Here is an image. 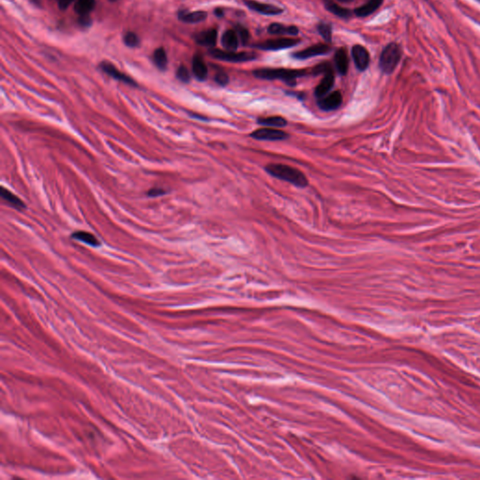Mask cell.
<instances>
[{
	"label": "cell",
	"mask_w": 480,
	"mask_h": 480,
	"mask_svg": "<svg viewBox=\"0 0 480 480\" xmlns=\"http://www.w3.org/2000/svg\"><path fill=\"white\" fill-rule=\"evenodd\" d=\"M265 171L274 177L287 181L300 188L307 187L309 183L306 175L302 172L285 164H269L265 167Z\"/></svg>",
	"instance_id": "1"
},
{
	"label": "cell",
	"mask_w": 480,
	"mask_h": 480,
	"mask_svg": "<svg viewBox=\"0 0 480 480\" xmlns=\"http://www.w3.org/2000/svg\"><path fill=\"white\" fill-rule=\"evenodd\" d=\"M305 70H288V69H259L253 72V75L264 80H283L287 84L292 85L295 79L305 76Z\"/></svg>",
	"instance_id": "2"
},
{
	"label": "cell",
	"mask_w": 480,
	"mask_h": 480,
	"mask_svg": "<svg viewBox=\"0 0 480 480\" xmlns=\"http://www.w3.org/2000/svg\"><path fill=\"white\" fill-rule=\"evenodd\" d=\"M402 53V48L399 44L391 43L386 45V47L383 50L379 61L380 69L384 73H392L401 60Z\"/></svg>",
	"instance_id": "3"
},
{
	"label": "cell",
	"mask_w": 480,
	"mask_h": 480,
	"mask_svg": "<svg viewBox=\"0 0 480 480\" xmlns=\"http://www.w3.org/2000/svg\"><path fill=\"white\" fill-rule=\"evenodd\" d=\"M208 54L216 59L228 62H247L257 57V55L251 52L236 53L235 51H222L219 49H210Z\"/></svg>",
	"instance_id": "4"
},
{
	"label": "cell",
	"mask_w": 480,
	"mask_h": 480,
	"mask_svg": "<svg viewBox=\"0 0 480 480\" xmlns=\"http://www.w3.org/2000/svg\"><path fill=\"white\" fill-rule=\"evenodd\" d=\"M299 43H300V41H298L296 39H285L284 38V39H276V40L265 41L264 43L253 45V47L260 49V50L277 51V50H282V49L294 47Z\"/></svg>",
	"instance_id": "5"
},
{
	"label": "cell",
	"mask_w": 480,
	"mask_h": 480,
	"mask_svg": "<svg viewBox=\"0 0 480 480\" xmlns=\"http://www.w3.org/2000/svg\"><path fill=\"white\" fill-rule=\"evenodd\" d=\"M251 137L256 140L264 141H282L288 137V134L284 131L274 129V128H262L253 131Z\"/></svg>",
	"instance_id": "6"
},
{
	"label": "cell",
	"mask_w": 480,
	"mask_h": 480,
	"mask_svg": "<svg viewBox=\"0 0 480 480\" xmlns=\"http://www.w3.org/2000/svg\"><path fill=\"white\" fill-rule=\"evenodd\" d=\"M330 50H331V48L328 46V44H318L295 53L293 55V57L295 59L304 60V59H308V58L317 56V55H326Z\"/></svg>",
	"instance_id": "7"
},
{
	"label": "cell",
	"mask_w": 480,
	"mask_h": 480,
	"mask_svg": "<svg viewBox=\"0 0 480 480\" xmlns=\"http://www.w3.org/2000/svg\"><path fill=\"white\" fill-rule=\"evenodd\" d=\"M244 3L249 9L264 15H277L284 12V10L280 7L257 2L255 0H244Z\"/></svg>",
	"instance_id": "8"
},
{
	"label": "cell",
	"mask_w": 480,
	"mask_h": 480,
	"mask_svg": "<svg viewBox=\"0 0 480 480\" xmlns=\"http://www.w3.org/2000/svg\"><path fill=\"white\" fill-rule=\"evenodd\" d=\"M99 69L104 72L105 73H107L109 76L113 77L114 79L116 80H119V81H121V82H124L125 84H128V85H131L132 87H136L137 84L136 82L131 78V77L126 75L125 73L121 72H120L116 67L114 65H112L109 62L107 61H103L99 64Z\"/></svg>",
	"instance_id": "9"
},
{
	"label": "cell",
	"mask_w": 480,
	"mask_h": 480,
	"mask_svg": "<svg viewBox=\"0 0 480 480\" xmlns=\"http://www.w3.org/2000/svg\"><path fill=\"white\" fill-rule=\"evenodd\" d=\"M352 55L355 64L360 71H365L370 64V54L362 45L357 44L352 49Z\"/></svg>",
	"instance_id": "10"
},
{
	"label": "cell",
	"mask_w": 480,
	"mask_h": 480,
	"mask_svg": "<svg viewBox=\"0 0 480 480\" xmlns=\"http://www.w3.org/2000/svg\"><path fill=\"white\" fill-rule=\"evenodd\" d=\"M342 102V96L339 91H335L328 96H324L323 98H320V100L318 101L319 107L324 111H332V110L337 109Z\"/></svg>",
	"instance_id": "11"
},
{
	"label": "cell",
	"mask_w": 480,
	"mask_h": 480,
	"mask_svg": "<svg viewBox=\"0 0 480 480\" xmlns=\"http://www.w3.org/2000/svg\"><path fill=\"white\" fill-rule=\"evenodd\" d=\"M335 82V77L333 74V71L325 73V77L321 81V83L315 88V96L317 98H323L329 92L332 88Z\"/></svg>",
	"instance_id": "12"
},
{
	"label": "cell",
	"mask_w": 480,
	"mask_h": 480,
	"mask_svg": "<svg viewBox=\"0 0 480 480\" xmlns=\"http://www.w3.org/2000/svg\"><path fill=\"white\" fill-rule=\"evenodd\" d=\"M192 72L199 81H205L208 78V70L203 57L195 55L192 59Z\"/></svg>",
	"instance_id": "13"
},
{
	"label": "cell",
	"mask_w": 480,
	"mask_h": 480,
	"mask_svg": "<svg viewBox=\"0 0 480 480\" xmlns=\"http://www.w3.org/2000/svg\"><path fill=\"white\" fill-rule=\"evenodd\" d=\"M334 59H335V65H336L338 72L341 75H345L348 72V67H349V59H348V55H347L346 50L343 48H340V49L337 50Z\"/></svg>",
	"instance_id": "14"
},
{
	"label": "cell",
	"mask_w": 480,
	"mask_h": 480,
	"mask_svg": "<svg viewBox=\"0 0 480 480\" xmlns=\"http://www.w3.org/2000/svg\"><path fill=\"white\" fill-rule=\"evenodd\" d=\"M217 38H218L217 30L212 28L197 34L195 36V41L197 44L203 46H214L217 44Z\"/></svg>",
	"instance_id": "15"
},
{
	"label": "cell",
	"mask_w": 480,
	"mask_h": 480,
	"mask_svg": "<svg viewBox=\"0 0 480 480\" xmlns=\"http://www.w3.org/2000/svg\"><path fill=\"white\" fill-rule=\"evenodd\" d=\"M208 13L206 11H192V12H188V11H180L178 18L182 22L189 23V24H196V23L203 22L207 19Z\"/></svg>",
	"instance_id": "16"
},
{
	"label": "cell",
	"mask_w": 480,
	"mask_h": 480,
	"mask_svg": "<svg viewBox=\"0 0 480 480\" xmlns=\"http://www.w3.org/2000/svg\"><path fill=\"white\" fill-rule=\"evenodd\" d=\"M221 44L227 51H236L239 47V35L235 30H226L221 38Z\"/></svg>",
	"instance_id": "17"
},
{
	"label": "cell",
	"mask_w": 480,
	"mask_h": 480,
	"mask_svg": "<svg viewBox=\"0 0 480 480\" xmlns=\"http://www.w3.org/2000/svg\"><path fill=\"white\" fill-rule=\"evenodd\" d=\"M268 33L272 35H290L296 36L298 34V28L294 25L286 26L282 24L273 23L268 26Z\"/></svg>",
	"instance_id": "18"
},
{
	"label": "cell",
	"mask_w": 480,
	"mask_h": 480,
	"mask_svg": "<svg viewBox=\"0 0 480 480\" xmlns=\"http://www.w3.org/2000/svg\"><path fill=\"white\" fill-rule=\"evenodd\" d=\"M382 3L383 0H370L366 4H364V5L360 6V8H358L355 11V13L359 17H367V16L371 15V13H373L374 11H377L380 8V6L382 5Z\"/></svg>",
	"instance_id": "19"
},
{
	"label": "cell",
	"mask_w": 480,
	"mask_h": 480,
	"mask_svg": "<svg viewBox=\"0 0 480 480\" xmlns=\"http://www.w3.org/2000/svg\"><path fill=\"white\" fill-rule=\"evenodd\" d=\"M325 6H326V9L328 11H330L331 13L337 15L340 18H344V19L349 18L350 15H351V11L349 10L341 8L340 6H338V4H336L332 0H325Z\"/></svg>",
	"instance_id": "20"
},
{
	"label": "cell",
	"mask_w": 480,
	"mask_h": 480,
	"mask_svg": "<svg viewBox=\"0 0 480 480\" xmlns=\"http://www.w3.org/2000/svg\"><path fill=\"white\" fill-rule=\"evenodd\" d=\"M96 4V0H76L74 5V11L80 15L88 14L93 11Z\"/></svg>",
	"instance_id": "21"
},
{
	"label": "cell",
	"mask_w": 480,
	"mask_h": 480,
	"mask_svg": "<svg viewBox=\"0 0 480 480\" xmlns=\"http://www.w3.org/2000/svg\"><path fill=\"white\" fill-rule=\"evenodd\" d=\"M153 61L155 63V65L158 67V69H160L162 71L166 70L167 64H168V58H167V54H166L164 48L161 47V48H158L155 50L154 55H153Z\"/></svg>",
	"instance_id": "22"
},
{
	"label": "cell",
	"mask_w": 480,
	"mask_h": 480,
	"mask_svg": "<svg viewBox=\"0 0 480 480\" xmlns=\"http://www.w3.org/2000/svg\"><path fill=\"white\" fill-rule=\"evenodd\" d=\"M258 123L260 125L270 127V128H282L287 125V121L282 117H270V118L259 119Z\"/></svg>",
	"instance_id": "23"
},
{
	"label": "cell",
	"mask_w": 480,
	"mask_h": 480,
	"mask_svg": "<svg viewBox=\"0 0 480 480\" xmlns=\"http://www.w3.org/2000/svg\"><path fill=\"white\" fill-rule=\"evenodd\" d=\"M1 196L3 197V199L5 201L10 203L13 208H18V209L24 208V204L23 203L22 201L16 195L11 193L10 191L5 190L4 188L1 189Z\"/></svg>",
	"instance_id": "24"
},
{
	"label": "cell",
	"mask_w": 480,
	"mask_h": 480,
	"mask_svg": "<svg viewBox=\"0 0 480 480\" xmlns=\"http://www.w3.org/2000/svg\"><path fill=\"white\" fill-rule=\"evenodd\" d=\"M72 238L80 240V241H83V242L87 243L88 245H91V246H98V240L92 234L88 233V232H83V231L76 232L72 235Z\"/></svg>",
	"instance_id": "25"
},
{
	"label": "cell",
	"mask_w": 480,
	"mask_h": 480,
	"mask_svg": "<svg viewBox=\"0 0 480 480\" xmlns=\"http://www.w3.org/2000/svg\"><path fill=\"white\" fill-rule=\"evenodd\" d=\"M317 30L327 42L328 43L331 42V40H332V28H331L330 24H326V23H320L317 25Z\"/></svg>",
	"instance_id": "26"
},
{
	"label": "cell",
	"mask_w": 480,
	"mask_h": 480,
	"mask_svg": "<svg viewBox=\"0 0 480 480\" xmlns=\"http://www.w3.org/2000/svg\"><path fill=\"white\" fill-rule=\"evenodd\" d=\"M124 44L129 47H136L140 44V40L138 36L133 32H127L123 38Z\"/></svg>",
	"instance_id": "27"
},
{
	"label": "cell",
	"mask_w": 480,
	"mask_h": 480,
	"mask_svg": "<svg viewBox=\"0 0 480 480\" xmlns=\"http://www.w3.org/2000/svg\"><path fill=\"white\" fill-rule=\"evenodd\" d=\"M176 77L182 81L183 83H189L190 80H191V75H190V72L188 71V69L186 68L185 66H180L178 69H177V72H176Z\"/></svg>",
	"instance_id": "28"
},
{
	"label": "cell",
	"mask_w": 480,
	"mask_h": 480,
	"mask_svg": "<svg viewBox=\"0 0 480 480\" xmlns=\"http://www.w3.org/2000/svg\"><path fill=\"white\" fill-rule=\"evenodd\" d=\"M331 71H332V66L330 65V63H328V62H325V63H322L320 65H317L316 67H314L313 70H312V73L313 74L327 73V72H331Z\"/></svg>",
	"instance_id": "29"
},
{
	"label": "cell",
	"mask_w": 480,
	"mask_h": 480,
	"mask_svg": "<svg viewBox=\"0 0 480 480\" xmlns=\"http://www.w3.org/2000/svg\"><path fill=\"white\" fill-rule=\"evenodd\" d=\"M237 31H238V34L240 36L241 43L243 44H248V42L250 40V33H249V31L245 27L240 26V25L237 26Z\"/></svg>",
	"instance_id": "30"
},
{
	"label": "cell",
	"mask_w": 480,
	"mask_h": 480,
	"mask_svg": "<svg viewBox=\"0 0 480 480\" xmlns=\"http://www.w3.org/2000/svg\"><path fill=\"white\" fill-rule=\"evenodd\" d=\"M215 81L219 86H226L229 83V77L225 72H220L216 74Z\"/></svg>",
	"instance_id": "31"
},
{
	"label": "cell",
	"mask_w": 480,
	"mask_h": 480,
	"mask_svg": "<svg viewBox=\"0 0 480 480\" xmlns=\"http://www.w3.org/2000/svg\"><path fill=\"white\" fill-rule=\"evenodd\" d=\"M80 19H79V24L83 26V27H88L90 24H91V19L90 17L88 16V14H85V15H80Z\"/></svg>",
	"instance_id": "32"
},
{
	"label": "cell",
	"mask_w": 480,
	"mask_h": 480,
	"mask_svg": "<svg viewBox=\"0 0 480 480\" xmlns=\"http://www.w3.org/2000/svg\"><path fill=\"white\" fill-rule=\"evenodd\" d=\"M74 0H59L58 1V7L60 10H66Z\"/></svg>",
	"instance_id": "33"
},
{
	"label": "cell",
	"mask_w": 480,
	"mask_h": 480,
	"mask_svg": "<svg viewBox=\"0 0 480 480\" xmlns=\"http://www.w3.org/2000/svg\"><path fill=\"white\" fill-rule=\"evenodd\" d=\"M164 191H163V190L155 189V190H151V191H149L148 195H150V196H158V195H161V194H164Z\"/></svg>",
	"instance_id": "34"
},
{
	"label": "cell",
	"mask_w": 480,
	"mask_h": 480,
	"mask_svg": "<svg viewBox=\"0 0 480 480\" xmlns=\"http://www.w3.org/2000/svg\"><path fill=\"white\" fill-rule=\"evenodd\" d=\"M215 14L218 17H221V16H223V11L221 9H217V10H215Z\"/></svg>",
	"instance_id": "35"
},
{
	"label": "cell",
	"mask_w": 480,
	"mask_h": 480,
	"mask_svg": "<svg viewBox=\"0 0 480 480\" xmlns=\"http://www.w3.org/2000/svg\"><path fill=\"white\" fill-rule=\"evenodd\" d=\"M338 1H342V2H348L349 0H338Z\"/></svg>",
	"instance_id": "36"
},
{
	"label": "cell",
	"mask_w": 480,
	"mask_h": 480,
	"mask_svg": "<svg viewBox=\"0 0 480 480\" xmlns=\"http://www.w3.org/2000/svg\"><path fill=\"white\" fill-rule=\"evenodd\" d=\"M109 1H111V2H117V1H119V0H109Z\"/></svg>",
	"instance_id": "37"
},
{
	"label": "cell",
	"mask_w": 480,
	"mask_h": 480,
	"mask_svg": "<svg viewBox=\"0 0 480 480\" xmlns=\"http://www.w3.org/2000/svg\"><path fill=\"white\" fill-rule=\"evenodd\" d=\"M479 1H480V0H479Z\"/></svg>",
	"instance_id": "38"
}]
</instances>
